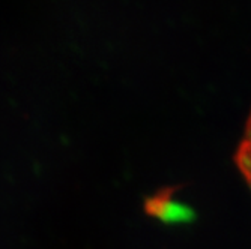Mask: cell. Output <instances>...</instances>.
<instances>
[{
  "mask_svg": "<svg viewBox=\"0 0 251 249\" xmlns=\"http://www.w3.org/2000/svg\"><path fill=\"white\" fill-rule=\"evenodd\" d=\"M146 210L152 216L163 221H179L182 219V216L188 215V210L185 207L173 201V195L169 191H163L152 197L146 203Z\"/></svg>",
  "mask_w": 251,
  "mask_h": 249,
  "instance_id": "cell-1",
  "label": "cell"
},
{
  "mask_svg": "<svg viewBox=\"0 0 251 249\" xmlns=\"http://www.w3.org/2000/svg\"><path fill=\"white\" fill-rule=\"evenodd\" d=\"M236 165L244 176L245 182L251 188V113L248 122L245 125V131L242 135V140L238 146L236 152Z\"/></svg>",
  "mask_w": 251,
  "mask_h": 249,
  "instance_id": "cell-2",
  "label": "cell"
}]
</instances>
